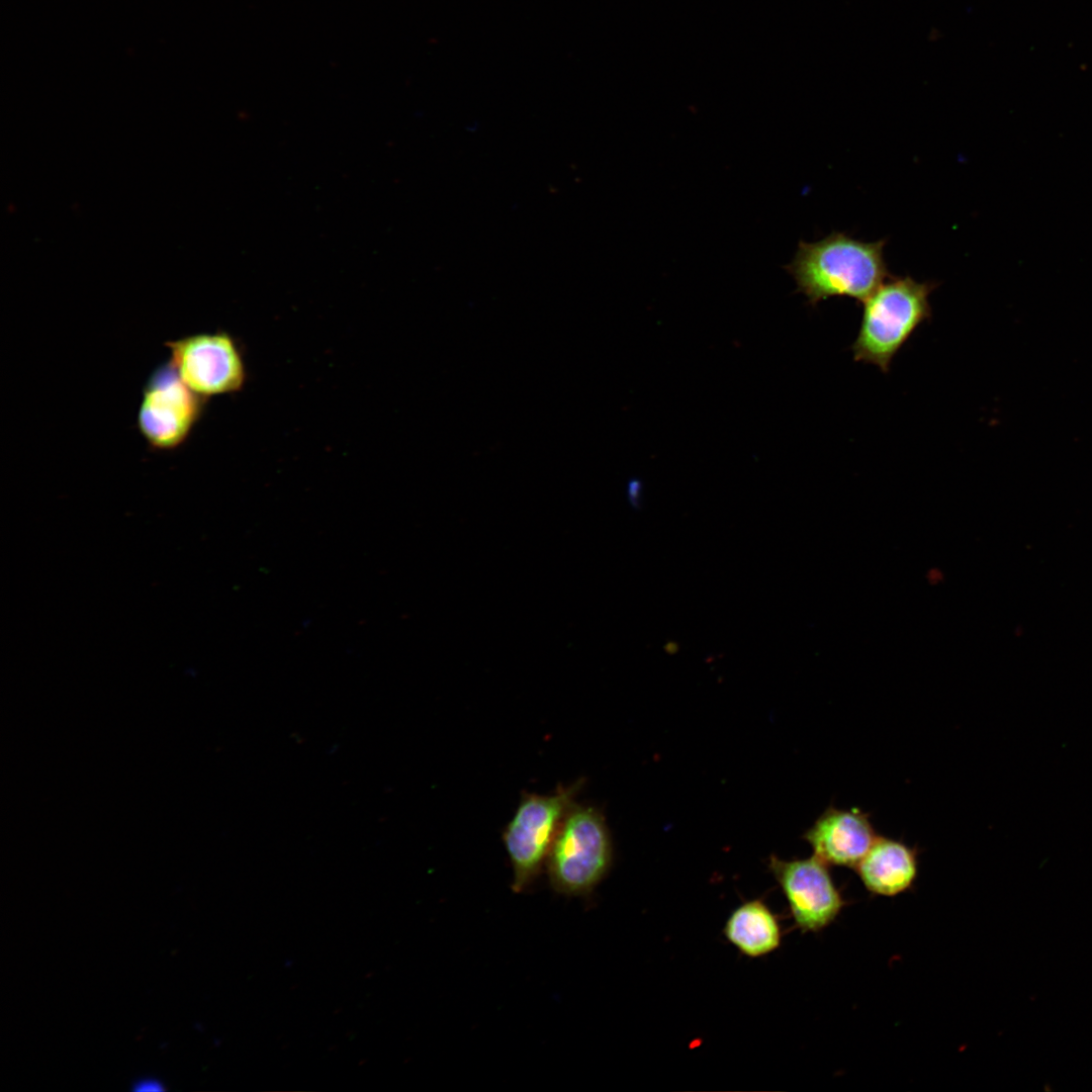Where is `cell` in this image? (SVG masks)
<instances>
[{
	"mask_svg": "<svg viewBox=\"0 0 1092 1092\" xmlns=\"http://www.w3.org/2000/svg\"><path fill=\"white\" fill-rule=\"evenodd\" d=\"M885 244L834 232L818 242L801 241L785 268L811 306L837 296L862 302L891 276L883 255Z\"/></svg>",
	"mask_w": 1092,
	"mask_h": 1092,
	"instance_id": "cell-1",
	"label": "cell"
},
{
	"mask_svg": "<svg viewBox=\"0 0 1092 1092\" xmlns=\"http://www.w3.org/2000/svg\"><path fill=\"white\" fill-rule=\"evenodd\" d=\"M935 282L910 276H890L862 301L857 337L851 345L854 361L872 364L884 373L915 331L931 318L929 295Z\"/></svg>",
	"mask_w": 1092,
	"mask_h": 1092,
	"instance_id": "cell-2",
	"label": "cell"
},
{
	"mask_svg": "<svg viewBox=\"0 0 1092 1092\" xmlns=\"http://www.w3.org/2000/svg\"><path fill=\"white\" fill-rule=\"evenodd\" d=\"M612 859V840L603 813L574 802L546 858L551 887L566 896L587 895L607 876Z\"/></svg>",
	"mask_w": 1092,
	"mask_h": 1092,
	"instance_id": "cell-3",
	"label": "cell"
},
{
	"mask_svg": "<svg viewBox=\"0 0 1092 1092\" xmlns=\"http://www.w3.org/2000/svg\"><path fill=\"white\" fill-rule=\"evenodd\" d=\"M579 779L559 785L548 795L523 793L519 805L503 831V841L513 869L512 889L525 891L545 866L552 842L581 787Z\"/></svg>",
	"mask_w": 1092,
	"mask_h": 1092,
	"instance_id": "cell-4",
	"label": "cell"
},
{
	"mask_svg": "<svg viewBox=\"0 0 1092 1092\" xmlns=\"http://www.w3.org/2000/svg\"><path fill=\"white\" fill-rule=\"evenodd\" d=\"M207 399L187 386L167 361L155 368L143 386L138 430L151 449L175 450L202 418Z\"/></svg>",
	"mask_w": 1092,
	"mask_h": 1092,
	"instance_id": "cell-5",
	"label": "cell"
},
{
	"mask_svg": "<svg viewBox=\"0 0 1092 1092\" xmlns=\"http://www.w3.org/2000/svg\"><path fill=\"white\" fill-rule=\"evenodd\" d=\"M168 362L196 393L209 396L241 390L247 379L242 348L225 331L203 332L164 343Z\"/></svg>",
	"mask_w": 1092,
	"mask_h": 1092,
	"instance_id": "cell-6",
	"label": "cell"
},
{
	"mask_svg": "<svg viewBox=\"0 0 1092 1092\" xmlns=\"http://www.w3.org/2000/svg\"><path fill=\"white\" fill-rule=\"evenodd\" d=\"M768 868L799 929L817 932L838 917L846 902L824 861L815 855L790 860L771 855Z\"/></svg>",
	"mask_w": 1092,
	"mask_h": 1092,
	"instance_id": "cell-7",
	"label": "cell"
},
{
	"mask_svg": "<svg viewBox=\"0 0 1092 1092\" xmlns=\"http://www.w3.org/2000/svg\"><path fill=\"white\" fill-rule=\"evenodd\" d=\"M878 836L869 813L829 806L802 838L826 864L854 869Z\"/></svg>",
	"mask_w": 1092,
	"mask_h": 1092,
	"instance_id": "cell-8",
	"label": "cell"
},
{
	"mask_svg": "<svg viewBox=\"0 0 1092 1092\" xmlns=\"http://www.w3.org/2000/svg\"><path fill=\"white\" fill-rule=\"evenodd\" d=\"M854 870L869 892L893 897L913 887L918 875V849L879 835Z\"/></svg>",
	"mask_w": 1092,
	"mask_h": 1092,
	"instance_id": "cell-9",
	"label": "cell"
},
{
	"mask_svg": "<svg viewBox=\"0 0 1092 1092\" xmlns=\"http://www.w3.org/2000/svg\"><path fill=\"white\" fill-rule=\"evenodd\" d=\"M723 933L738 950L759 958L776 950L782 940V929L775 913L761 900L747 901L728 917Z\"/></svg>",
	"mask_w": 1092,
	"mask_h": 1092,
	"instance_id": "cell-10",
	"label": "cell"
},
{
	"mask_svg": "<svg viewBox=\"0 0 1092 1092\" xmlns=\"http://www.w3.org/2000/svg\"><path fill=\"white\" fill-rule=\"evenodd\" d=\"M132 1088L136 1092H160L164 1090V1084L159 1079L146 1077L136 1080Z\"/></svg>",
	"mask_w": 1092,
	"mask_h": 1092,
	"instance_id": "cell-11",
	"label": "cell"
}]
</instances>
